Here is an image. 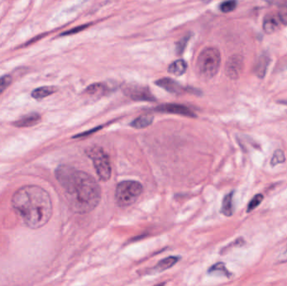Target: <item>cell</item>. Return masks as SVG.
<instances>
[{
  "mask_svg": "<svg viewBox=\"0 0 287 286\" xmlns=\"http://www.w3.org/2000/svg\"><path fill=\"white\" fill-rule=\"evenodd\" d=\"M57 89L55 87H49V86H46V87H40L34 90V91L31 92V96H32V97H34L35 99H42V98H45V97L53 94V93L57 92Z\"/></svg>",
  "mask_w": 287,
  "mask_h": 286,
  "instance_id": "19",
  "label": "cell"
},
{
  "mask_svg": "<svg viewBox=\"0 0 287 286\" xmlns=\"http://www.w3.org/2000/svg\"><path fill=\"white\" fill-rule=\"evenodd\" d=\"M55 174L75 212L84 214L98 207L101 200V188L92 176L65 164L57 167Z\"/></svg>",
  "mask_w": 287,
  "mask_h": 286,
  "instance_id": "1",
  "label": "cell"
},
{
  "mask_svg": "<svg viewBox=\"0 0 287 286\" xmlns=\"http://www.w3.org/2000/svg\"><path fill=\"white\" fill-rule=\"evenodd\" d=\"M278 260L280 263H286L287 262V248L286 249L282 252V253H280V255L278 257Z\"/></svg>",
  "mask_w": 287,
  "mask_h": 286,
  "instance_id": "27",
  "label": "cell"
},
{
  "mask_svg": "<svg viewBox=\"0 0 287 286\" xmlns=\"http://www.w3.org/2000/svg\"><path fill=\"white\" fill-rule=\"evenodd\" d=\"M263 200H264V196L262 194L255 195V197L250 200V202L248 204L247 212H251L253 210L257 208L260 206V203L263 202Z\"/></svg>",
  "mask_w": 287,
  "mask_h": 286,
  "instance_id": "21",
  "label": "cell"
},
{
  "mask_svg": "<svg viewBox=\"0 0 287 286\" xmlns=\"http://www.w3.org/2000/svg\"><path fill=\"white\" fill-rule=\"evenodd\" d=\"M123 92L129 98L134 101H145V102H155L156 97H154L148 87H144L141 85L129 84L124 85Z\"/></svg>",
  "mask_w": 287,
  "mask_h": 286,
  "instance_id": "6",
  "label": "cell"
},
{
  "mask_svg": "<svg viewBox=\"0 0 287 286\" xmlns=\"http://www.w3.org/2000/svg\"><path fill=\"white\" fill-rule=\"evenodd\" d=\"M180 260V258L176 256L167 257L166 259H161L158 264H156V266L152 270L156 273H160V272L164 271L166 269H170L171 267H173L177 262Z\"/></svg>",
  "mask_w": 287,
  "mask_h": 286,
  "instance_id": "13",
  "label": "cell"
},
{
  "mask_svg": "<svg viewBox=\"0 0 287 286\" xmlns=\"http://www.w3.org/2000/svg\"><path fill=\"white\" fill-rule=\"evenodd\" d=\"M156 111L161 112H167V113H175V115H181L185 117L196 118L195 112L189 107L184 105L176 104V103H166L161 104L155 108Z\"/></svg>",
  "mask_w": 287,
  "mask_h": 286,
  "instance_id": "7",
  "label": "cell"
},
{
  "mask_svg": "<svg viewBox=\"0 0 287 286\" xmlns=\"http://www.w3.org/2000/svg\"><path fill=\"white\" fill-rule=\"evenodd\" d=\"M278 17L283 25H287V5H282L279 9Z\"/></svg>",
  "mask_w": 287,
  "mask_h": 286,
  "instance_id": "25",
  "label": "cell"
},
{
  "mask_svg": "<svg viewBox=\"0 0 287 286\" xmlns=\"http://www.w3.org/2000/svg\"><path fill=\"white\" fill-rule=\"evenodd\" d=\"M208 273L212 274H218V275H221V276L226 277L228 279L233 276V274L226 268L225 264L221 263V262L213 264V266L210 267L208 269Z\"/></svg>",
  "mask_w": 287,
  "mask_h": 286,
  "instance_id": "18",
  "label": "cell"
},
{
  "mask_svg": "<svg viewBox=\"0 0 287 286\" xmlns=\"http://www.w3.org/2000/svg\"><path fill=\"white\" fill-rule=\"evenodd\" d=\"M243 69V58L240 55L231 56L226 64V74L231 79H237L240 77Z\"/></svg>",
  "mask_w": 287,
  "mask_h": 286,
  "instance_id": "8",
  "label": "cell"
},
{
  "mask_svg": "<svg viewBox=\"0 0 287 286\" xmlns=\"http://www.w3.org/2000/svg\"><path fill=\"white\" fill-rule=\"evenodd\" d=\"M237 7L236 1H226L220 5V10L223 13H230Z\"/></svg>",
  "mask_w": 287,
  "mask_h": 286,
  "instance_id": "22",
  "label": "cell"
},
{
  "mask_svg": "<svg viewBox=\"0 0 287 286\" xmlns=\"http://www.w3.org/2000/svg\"><path fill=\"white\" fill-rule=\"evenodd\" d=\"M11 82H12V77H10V75H5L0 77V94L5 90L7 89V87L11 84Z\"/></svg>",
  "mask_w": 287,
  "mask_h": 286,
  "instance_id": "24",
  "label": "cell"
},
{
  "mask_svg": "<svg viewBox=\"0 0 287 286\" xmlns=\"http://www.w3.org/2000/svg\"><path fill=\"white\" fill-rule=\"evenodd\" d=\"M153 120L154 117L152 115H141L139 118L133 120V122L130 124V125L134 129L140 130V129H145V128L150 126L153 123Z\"/></svg>",
  "mask_w": 287,
  "mask_h": 286,
  "instance_id": "17",
  "label": "cell"
},
{
  "mask_svg": "<svg viewBox=\"0 0 287 286\" xmlns=\"http://www.w3.org/2000/svg\"><path fill=\"white\" fill-rule=\"evenodd\" d=\"M156 84L158 85L159 87H161L167 92L174 93V94H178L182 92V87L181 85L169 77H164L161 79L157 80Z\"/></svg>",
  "mask_w": 287,
  "mask_h": 286,
  "instance_id": "9",
  "label": "cell"
},
{
  "mask_svg": "<svg viewBox=\"0 0 287 286\" xmlns=\"http://www.w3.org/2000/svg\"><path fill=\"white\" fill-rule=\"evenodd\" d=\"M190 37H191L190 35H185L176 44V52L178 53L179 55H181V53L183 52L187 43H188V40H190Z\"/></svg>",
  "mask_w": 287,
  "mask_h": 286,
  "instance_id": "23",
  "label": "cell"
},
{
  "mask_svg": "<svg viewBox=\"0 0 287 286\" xmlns=\"http://www.w3.org/2000/svg\"><path fill=\"white\" fill-rule=\"evenodd\" d=\"M221 65V55L216 48H206L197 61L198 74L203 79H211L218 73Z\"/></svg>",
  "mask_w": 287,
  "mask_h": 286,
  "instance_id": "3",
  "label": "cell"
},
{
  "mask_svg": "<svg viewBox=\"0 0 287 286\" xmlns=\"http://www.w3.org/2000/svg\"><path fill=\"white\" fill-rule=\"evenodd\" d=\"M12 206L30 228L42 227L52 217L51 197L45 189L38 186L20 187L13 195Z\"/></svg>",
  "mask_w": 287,
  "mask_h": 286,
  "instance_id": "2",
  "label": "cell"
},
{
  "mask_svg": "<svg viewBox=\"0 0 287 286\" xmlns=\"http://www.w3.org/2000/svg\"><path fill=\"white\" fill-rule=\"evenodd\" d=\"M143 192V187L135 181H124L117 186L115 201L119 207H127L134 204Z\"/></svg>",
  "mask_w": 287,
  "mask_h": 286,
  "instance_id": "4",
  "label": "cell"
},
{
  "mask_svg": "<svg viewBox=\"0 0 287 286\" xmlns=\"http://www.w3.org/2000/svg\"><path fill=\"white\" fill-rule=\"evenodd\" d=\"M88 25H81V26H78V27L74 28L72 30H68V31H66V32L62 33V35H74V34H77V33L82 31V30H84L87 28Z\"/></svg>",
  "mask_w": 287,
  "mask_h": 286,
  "instance_id": "26",
  "label": "cell"
},
{
  "mask_svg": "<svg viewBox=\"0 0 287 286\" xmlns=\"http://www.w3.org/2000/svg\"><path fill=\"white\" fill-rule=\"evenodd\" d=\"M86 153L92 159L99 179L103 182H108L111 177L112 168L110 159L106 152L101 147L92 146L87 148Z\"/></svg>",
  "mask_w": 287,
  "mask_h": 286,
  "instance_id": "5",
  "label": "cell"
},
{
  "mask_svg": "<svg viewBox=\"0 0 287 286\" xmlns=\"http://www.w3.org/2000/svg\"><path fill=\"white\" fill-rule=\"evenodd\" d=\"M278 27H279V22L275 15H268L265 16L263 22V29L265 33L272 34L277 30Z\"/></svg>",
  "mask_w": 287,
  "mask_h": 286,
  "instance_id": "15",
  "label": "cell"
},
{
  "mask_svg": "<svg viewBox=\"0 0 287 286\" xmlns=\"http://www.w3.org/2000/svg\"><path fill=\"white\" fill-rule=\"evenodd\" d=\"M40 115L37 112H31L29 115H25L23 117L20 118L19 120H16L14 123L15 127L25 128L31 127L34 125H37L38 123L40 121Z\"/></svg>",
  "mask_w": 287,
  "mask_h": 286,
  "instance_id": "10",
  "label": "cell"
},
{
  "mask_svg": "<svg viewBox=\"0 0 287 286\" xmlns=\"http://www.w3.org/2000/svg\"><path fill=\"white\" fill-rule=\"evenodd\" d=\"M165 285V283H161V284H156L155 286H164Z\"/></svg>",
  "mask_w": 287,
  "mask_h": 286,
  "instance_id": "28",
  "label": "cell"
},
{
  "mask_svg": "<svg viewBox=\"0 0 287 286\" xmlns=\"http://www.w3.org/2000/svg\"><path fill=\"white\" fill-rule=\"evenodd\" d=\"M285 160V156L283 150H281V149H276L274 154H273L272 159H271V161H270V164H271V166H275V165H277V164H280V163H284Z\"/></svg>",
  "mask_w": 287,
  "mask_h": 286,
  "instance_id": "20",
  "label": "cell"
},
{
  "mask_svg": "<svg viewBox=\"0 0 287 286\" xmlns=\"http://www.w3.org/2000/svg\"><path fill=\"white\" fill-rule=\"evenodd\" d=\"M233 192L226 195L223 197V202H222V207H221V212L224 216H233L234 212V208H233Z\"/></svg>",
  "mask_w": 287,
  "mask_h": 286,
  "instance_id": "14",
  "label": "cell"
},
{
  "mask_svg": "<svg viewBox=\"0 0 287 286\" xmlns=\"http://www.w3.org/2000/svg\"><path fill=\"white\" fill-rule=\"evenodd\" d=\"M109 90H110L109 86H108L106 83L99 82V83L90 85L89 87H87L85 92L89 97H99L106 94L107 92H109Z\"/></svg>",
  "mask_w": 287,
  "mask_h": 286,
  "instance_id": "11",
  "label": "cell"
},
{
  "mask_svg": "<svg viewBox=\"0 0 287 286\" xmlns=\"http://www.w3.org/2000/svg\"><path fill=\"white\" fill-rule=\"evenodd\" d=\"M187 64L184 60H176L169 66L168 72L174 76H181L186 72Z\"/></svg>",
  "mask_w": 287,
  "mask_h": 286,
  "instance_id": "16",
  "label": "cell"
},
{
  "mask_svg": "<svg viewBox=\"0 0 287 286\" xmlns=\"http://www.w3.org/2000/svg\"><path fill=\"white\" fill-rule=\"evenodd\" d=\"M270 63V59L269 55H266V54L260 55L255 66V75L260 78L265 77L266 72H267L268 66H269Z\"/></svg>",
  "mask_w": 287,
  "mask_h": 286,
  "instance_id": "12",
  "label": "cell"
}]
</instances>
